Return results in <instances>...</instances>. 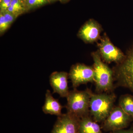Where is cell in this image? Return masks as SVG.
<instances>
[{"instance_id": "obj_1", "label": "cell", "mask_w": 133, "mask_h": 133, "mask_svg": "<svg viewBox=\"0 0 133 133\" xmlns=\"http://www.w3.org/2000/svg\"><path fill=\"white\" fill-rule=\"evenodd\" d=\"M91 56L94 62L95 90L98 93L111 92L115 87L113 70L102 61L99 52H93Z\"/></svg>"}, {"instance_id": "obj_2", "label": "cell", "mask_w": 133, "mask_h": 133, "mask_svg": "<svg viewBox=\"0 0 133 133\" xmlns=\"http://www.w3.org/2000/svg\"><path fill=\"white\" fill-rule=\"evenodd\" d=\"M116 96L114 93L91 94L90 112L93 119L97 123H102L114 107Z\"/></svg>"}, {"instance_id": "obj_3", "label": "cell", "mask_w": 133, "mask_h": 133, "mask_svg": "<svg viewBox=\"0 0 133 133\" xmlns=\"http://www.w3.org/2000/svg\"><path fill=\"white\" fill-rule=\"evenodd\" d=\"M92 92L90 89L78 91L74 88L66 97L67 112L81 119L90 115V103Z\"/></svg>"}, {"instance_id": "obj_4", "label": "cell", "mask_w": 133, "mask_h": 133, "mask_svg": "<svg viewBox=\"0 0 133 133\" xmlns=\"http://www.w3.org/2000/svg\"><path fill=\"white\" fill-rule=\"evenodd\" d=\"M112 70L116 87L128 89L133 95V47Z\"/></svg>"}, {"instance_id": "obj_5", "label": "cell", "mask_w": 133, "mask_h": 133, "mask_svg": "<svg viewBox=\"0 0 133 133\" xmlns=\"http://www.w3.org/2000/svg\"><path fill=\"white\" fill-rule=\"evenodd\" d=\"M133 119L121 108L114 106L105 120L102 122L101 128L106 132H112L128 127Z\"/></svg>"}, {"instance_id": "obj_6", "label": "cell", "mask_w": 133, "mask_h": 133, "mask_svg": "<svg viewBox=\"0 0 133 133\" xmlns=\"http://www.w3.org/2000/svg\"><path fill=\"white\" fill-rule=\"evenodd\" d=\"M69 78L71 80L72 87L76 88L81 85L94 82V70L92 66L77 63L71 67Z\"/></svg>"}, {"instance_id": "obj_7", "label": "cell", "mask_w": 133, "mask_h": 133, "mask_svg": "<svg viewBox=\"0 0 133 133\" xmlns=\"http://www.w3.org/2000/svg\"><path fill=\"white\" fill-rule=\"evenodd\" d=\"M98 47L101 58L107 63L115 62L118 64L122 62L125 57L121 50L112 43L105 34L100 38Z\"/></svg>"}, {"instance_id": "obj_8", "label": "cell", "mask_w": 133, "mask_h": 133, "mask_svg": "<svg viewBox=\"0 0 133 133\" xmlns=\"http://www.w3.org/2000/svg\"><path fill=\"white\" fill-rule=\"evenodd\" d=\"M80 119L66 112L58 116L51 133H79Z\"/></svg>"}, {"instance_id": "obj_9", "label": "cell", "mask_w": 133, "mask_h": 133, "mask_svg": "<svg viewBox=\"0 0 133 133\" xmlns=\"http://www.w3.org/2000/svg\"><path fill=\"white\" fill-rule=\"evenodd\" d=\"M102 29L98 23L93 19H90L81 27L78 36L87 43L95 42L100 39Z\"/></svg>"}, {"instance_id": "obj_10", "label": "cell", "mask_w": 133, "mask_h": 133, "mask_svg": "<svg viewBox=\"0 0 133 133\" xmlns=\"http://www.w3.org/2000/svg\"><path fill=\"white\" fill-rule=\"evenodd\" d=\"M69 74L66 72L55 71L49 77L50 84L53 89V93H57L60 97L66 98L69 92L68 78Z\"/></svg>"}, {"instance_id": "obj_11", "label": "cell", "mask_w": 133, "mask_h": 133, "mask_svg": "<svg viewBox=\"0 0 133 133\" xmlns=\"http://www.w3.org/2000/svg\"><path fill=\"white\" fill-rule=\"evenodd\" d=\"M45 103L42 107L43 111L45 114L56 115H62L63 106L58 100L52 97L49 90H48L45 93Z\"/></svg>"}, {"instance_id": "obj_12", "label": "cell", "mask_w": 133, "mask_h": 133, "mask_svg": "<svg viewBox=\"0 0 133 133\" xmlns=\"http://www.w3.org/2000/svg\"><path fill=\"white\" fill-rule=\"evenodd\" d=\"M79 133H104L101 127L90 115L80 119L79 125Z\"/></svg>"}, {"instance_id": "obj_13", "label": "cell", "mask_w": 133, "mask_h": 133, "mask_svg": "<svg viewBox=\"0 0 133 133\" xmlns=\"http://www.w3.org/2000/svg\"><path fill=\"white\" fill-rule=\"evenodd\" d=\"M118 106L133 119V95L124 94L119 99Z\"/></svg>"}, {"instance_id": "obj_14", "label": "cell", "mask_w": 133, "mask_h": 133, "mask_svg": "<svg viewBox=\"0 0 133 133\" xmlns=\"http://www.w3.org/2000/svg\"><path fill=\"white\" fill-rule=\"evenodd\" d=\"M7 10L17 17L26 12L25 6L21 0H12Z\"/></svg>"}, {"instance_id": "obj_15", "label": "cell", "mask_w": 133, "mask_h": 133, "mask_svg": "<svg viewBox=\"0 0 133 133\" xmlns=\"http://www.w3.org/2000/svg\"><path fill=\"white\" fill-rule=\"evenodd\" d=\"M58 0H27L25 7L26 12L50 4Z\"/></svg>"}, {"instance_id": "obj_16", "label": "cell", "mask_w": 133, "mask_h": 133, "mask_svg": "<svg viewBox=\"0 0 133 133\" xmlns=\"http://www.w3.org/2000/svg\"><path fill=\"white\" fill-rule=\"evenodd\" d=\"M8 21L6 20L5 16L2 13L0 12V35H2L10 27Z\"/></svg>"}, {"instance_id": "obj_17", "label": "cell", "mask_w": 133, "mask_h": 133, "mask_svg": "<svg viewBox=\"0 0 133 133\" xmlns=\"http://www.w3.org/2000/svg\"><path fill=\"white\" fill-rule=\"evenodd\" d=\"M1 13H2L5 16V18H6V20L8 22L10 26L17 17L8 10L4 12H1Z\"/></svg>"}, {"instance_id": "obj_18", "label": "cell", "mask_w": 133, "mask_h": 133, "mask_svg": "<svg viewBox=\"0 0 133 133\" xmlns=\"http://www.w3.org/2000/svg\"><path fill=\"white\" fill-rule=\"evenodd\" d=\"M12 0H2L0 2V12L7 11L10 6Z\"/></svg>"}, {"instance_id": "obj_19", "label": "cell", "mask_w": 133, "mask_h": 133, "mask_svg": "<svg viewBox=\"0 0 133 133\" xmlns=\"http://www.w3.org/2000/svg\"><path fill=\"white\" fill-rule=\"evenodd\" d=\"M110 133H133V123L130 128L128 129H123L114 132H110Z\"/></svg>"}, {"instance_id": "obj_20", "label": "cell", "mask_w": 133, "mask_h": 133, "mask_svg": "<svg viewBox=\"0 0 133 133\" xmlns=\"http://www.w3.org/2000/svg\"><path fill=\"white\" fill-rule=\"evenodd\" d=\"M70 0H58L60 2L63 3H66L68 2Z\"/></svg>"}, {"instance_id": "obj_21", "label": "cell", "mask_w": 133, "mask_h": 133, "mask_svg": "<svg viewBox=\"0 0 133 133\" xmlns=\"http://www.w3.org/2000/svg\"><path fill=\"white\" fill-rule=\"evenodd\" d=\"M21 1L22 2V3L24 5V6H25L26 5V2H27V0H21ZM26 8V7H25Z\"/></svg>"}, {"instance_id": "obj_22", "label": "cell", "mask_w": 133, "mask_h": 133, "mask_svg": "<svg viewBox=\"0 0 133 133\" xmlns=\"http://www.w3.org/2000/svg\"><path fill=\"white\" fill-rule=\"evenodd\" d=\"M2 1V0H0V2H1Z\"/></svg>"}]
</instances>
